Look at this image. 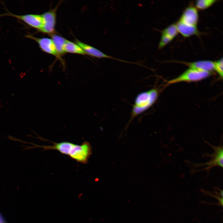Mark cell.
<instances>
[{"instance_id":"cell-1","label":"cell","mask_w":223,"mask_h":223,"mask_svg":"<svg viewBox=\"0 0 223 223\" xmlns=\"http://www.w3.org/2000/svg\"><path fill=\"white\" fill-rule=\"evenodd\" d=\"M52 145L38 146L44 150H55L62 154L68 156L77 162L87 164L92 153V147L90 143L86 141L79 145L68 142H52Z\"/></svg>"},{"instance_id":"cell-2","label":"cell","mask_w":223,"mask_h":223,"mask_svg":"<svg viewBox=\"0 0 223 223\" xmlns=\"http://www.w3.org/2000/svg\"><path fill=\"white\" fill-rule=\"evenodd\" d=\"M158 94V90L154 88L141 92L137 95L133 106L128 125L135 117L147 110L154 104Z\"/></svg>"},{"instance_id":"cell-3","label":"cell","mask_w":223,"mask_h":223,"mask_svg":"<svg viewBox=\"0 0 223 223\" xmlns=\"http://www.w3.org/2000/svg\"><path fill=\"white\" fill-rule=\"evenodd\" d=\"M210 72H201L189 68L177 77L169 80L167 85L183 81H195L201 80L209 77Z\"/></svg>"},{"instance_id":"cell-4","label":"cell","mask_w":223,"mask_h":223,"mask_svg":"<svg viewBox=\"0 0 223 223\" xmlns=\"http://www.w3.org/2000/svg\"><path fill=\"white\" fill-rule=\"evenodd\" d=\"M6 13L0 15V17L10 16L22 21L30 27L35 28L39 32L41 30L43 24V20L41 15L28 14L18 15L12 13L8 10Z\"/></svg>"},{"instance_id":"cell-5","label":"cell","mask_w":223,"mask_h":223,"mask_svg":"<svg viewBox=\"0 0 223 223\" xmlns=\"http://www.w3.org/2000/svg\"><path fill=\"white\" fill-rule=\"evenodd\" d=\"M59 5V4L54 9L41 15L43 20V24L40 32L50 35L55 33L56 11Z\"/></svg>"},{"instance_id":"cell-6","label":"cell","mask_w":223,"mask_h":223,"mask_svg":"<svg viewBox=\"0 0 223 223\" xmlns=\"http://www.w3.org/2000/svg\"><path fill=\"white\" fill-rule=\"evenodd\" d=\"M25 37L36 42L42 51L62 60L61 57L57 52L51 39L46 37L37 38L31 34L26 35Z\"/></svg>"},{"instance_id":"cell-7","label":"cell","mask_w":223,"mask_h":223,"mask_svg":"<svg viewBox=\"0 0 223 223\" xmlns=\"http://www.w3.org/2000/svg\"><path fill=\"white\" fill-rule=\"evenodd\" d=\"M75 42L80 46L87 55H89L93 57L97 58L110 59L124 63H133V62L121 60L106 55L98 49L84 43L77 39L75 40Z\"/></svg>"},{"instance_id":"cell-8","label":"cell","mask_w":223,"mask_h":223,"mask_svg":"<svg viewBox=\"0 0 223 223\" xmlns=\"http://www.w3.org/2000/svg\"><path fill=\"white\" fill-rule=\"evenodd\" d=\"M198 19V10L195 7L190 6L185 10L178 21L186 25L197 26Z\"/></svg>"},{"instance_id":"cell-9","label":"cell","mask_w":223,"mask_h":223,"mask_svg":"<svg viewBox=\"0 0 223 223\" xmlns=\"http://www.w3.org/2000/svg\"><path fill=\"white\" fill-rule=\"evenodd\" d=\"M189 68L199 71L211 72L214 70V62L208 60H199L192 62H180Z\"/></svg>"},{"instance_id":"cell-10","label":"cell","mask_w":223,"mask_h":223,"mask_svg":"<svg viewBox=\"0 0 223 223\" xmlns=\"http://www.w3.org/2000/svg\"><path fill=\"white\" fill-rule=\"evenodd\" d=\"M215 151V153L213 155L212 159L211 160L205 164L208 166L206 169H208L214 166H219L223 167V147L221 146L215 147L210 145Z\"/></svg>"},{"instance_id":"cell-11","label":"cell","mask_w":223,"mask_h":223,"mask_svg":"<svg viewBox=\"0 0 223 223\" xmlns=\"http://www.w3.org/2000/svg\"><path fill=\"white\" fill-rule=\"evenodd\" d=\"M176 24L178 33L184 37H189L199 34L197 26L186 25L179 21Z\"/></svg>"},{"instance_id":"cell-12","label":"cell","mask_w":223,"mask_h":223,"mask_svg":"<svg viewBox=\"0 0 223 223\" xmlns=\"http://www.w3.org/2000/svg\"><path fill=\"white\" fill-rule=\"evenodd\" d=\"M50 36L57 52L61 57L62 55L65 53L64 50V46L67 40L63 37L55 33Z\"/></svg>"},{"instance_id":"cell-13","label":"cell","mask_w":223,"mask_h":223,"mask_svg":"<svg viewBox=\"0 0 223 223\" xmlns=\"http://www.w3.org/2000/svg\"><path fill=\"white\" fill-rule=\"evenodd\" d=\"M65 53L87 55L83 49L75 42L67 40L64 46Z\"/></svg>"},{"instance_id":"cell-14","label":"cell","mask_w":223,"mask_h":223,"mask_svg":"<svg viewBox=\"0 0 223 223\" xmlns=\"http://www.w3.org/2000/svg\"><path fill=\"white\" fill-rule=\"evenodd\" d=\"M178 33L176 24H172L161 31V34L167 36L173 39Z\"/></svg>"},{"instance_id":"cell-15","label":"cell","mask_w":223,"mask_h":223,"mask_svg":"<svg viewBox=\"0 0 223 223\" xmlns=\"http://www.w3.org/2000/svg\"><path fill=\"white\" fill-rule=\"evenodd\" d=\"M216 0H199L195 2V7L197 9L203 10L210 7L216 2Z\"/></svg>"},{"instance_id":"cell-16","label":"cell","mask_w":223,"mask_h":223,"mask_svg":"<svg viewBox=\"0 0 223 223\" xmlns=\"http://www.w3.org/2000/svg\"><path fill=\"white\" fill-rule=\"evenodd\" d=\"M173 39L167 36L161 34L160 39L158 44V48L161 49L163 48L171 42Z\"/></svg>"},{"instance_id":"cell-17","label":"cell","mask_w":223,"mask_h":223,"mask_svg":"<svg viewBox=\"0 0 223 223\" xmlns=\"http://www.w3.org/2000/svg\"><path fill=\"white\" fill-rule=\"evenodd\" d=\"M214 70L217 72L219 75L223 77V58L214 62Z\"/></svg>"},{"instance_id":"cell-18","label":"cell","mask_w":223,"mask_h":223,"mask_svg":"<svg viewBox=\"0 0 223 223\" xmlns=\"http://www.w3.org/2000/svg\"><path fill=\"white\" fill-rule=\"evenodd\" d=\"M0 223H7L2 216L0 214Z\"/></svg>"}]
</instances>
